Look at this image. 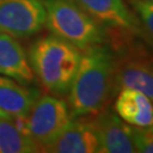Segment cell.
<instances>
[{"mask_svg": "<svg viewBox=\"0 0 153 153\" xmlns=\"http://www.w3.org/2000/svg\"><path fill=\"white\" fill-rule=\"evenodd\" d=\"M116 93V59L111 48L102 43L84 50L67 93L71 119L99 114Z\"/></svg>", "mask_w": 153, "mask_h": 153, "instance_id": "cell-1", "label": "cell"}, {"mask_svg": "<svg viewBox=\"0 0 153 153\" xmlns=\"http://www.w3.org/2000/svg\"><path fill=\"white\" fill-rule=\"evenodd\" d=\"M82 57L81 50L51 34L36 40L30 49V65L41 85L55 95L68 93Z\"/></svg>", "mask_w": 153, "mask_h": 153, "instance_id": "cell-2", "label": "cell"}, {"mask_svg": "<svg viewBox=\"0 0 153 153\" xmlns=\"http://www.w3.org/2000/svg\"><path fill=\"white\" fill-rule=\"evenodd\" d=\"M45 25L50 32L74 44L79 50L104 42V31L73 0H43Z\"/></svg>", "mask_w": 153, "mask_h": 153, "instance_id": "cell-3", "label": "cell"}, {"mask_svg": "<svg viewBox=\"0 0 153 153\" xmlns=\"http://www.w3.org/2000/svg\"><path fill=\"white\" fill-rule=\"evenodd\" d=\"M134 34L116 38V86L133 88L145 94L153 102V55L142 44L129 41Z\"/></svg>", "mask_w": 153, "mask_h": 153, "instance_id": "cell-4", "label": "cell"}, {"mask_svg": "<svg viewBox=\"0 0 153 153\" xmlns=\"http://www.w3.org/2000/svg\"><path fill=\"white\" fill-rule=\"evenodd\" d=\"M71 121L68 104L52 95L38 98L26 115L30 140L38 151H45Z\"/></svg>", "mask_w": 153, "mask_h": 153, "instance_id": "cell-5", "label": "cell"}, {"mask_svg": "<svg viewBox=\"0 0 153 153\" xmlns=\"http://www.w3.org/2000/svg\"><path fill=\"white\" fill-rule=\"evenodd\" d=\"M45 25L43 0H0V32L28 38Z\"/></svg>", "mask_w": 153, "mask_h": 153, "instance_id": "cell-6", "label": "cell"}, {"mask_svg": "<svg viewBox=\"0 0 153 153\" xmlns=\"http://www.w3.org/2000/svg\"><path fill=\"white\" fill-rule=\"evenodd\" d=\"M99 141L100 153H134L133 126L108 107L90 118Z\"/></svg>", "mask_w": 153, "mask_h": 153, "instance_id": "cell-7", "label": "cell"}, {"mask_svg": "<svg viewBox=\"0 0 153 153\" xmlns=\"http://www.w3.org/2000/svg\"><path fill=\"white\" fill-rule=\"evenodd\" d=\"M90 16L101 25L109 26L117 32L138 35L142 27L135 13L124 2V0H73Z\"/></svg>", "mask_w": 153, "mask_h": 153, "instance_id": "cell-8", "label": "cell"}, {"mask_svg": "<svg viewBox=\"0 0 153 153\" xmlns=\"http://www.w3.org/2000/svg\"><path fill=\"white\" fill-rule=\"evenodd\" d=\"M99 150V141L91 119L78 117L71 119L65 131L44 152L52 153H94Z\"/></svg>", "mask_w": 153, "mask_h": 153, "instance_id": "cell-9", "label": "cell"}, {"mask_svg": "<svg viewBox=\"0 0 153 153\" xmlns=\"http://www.w3.org/2000/svg\"><path fill=\"white\" fill-rule=\"evenodd\" d=\"M0 75L19 83H31L35 77L24 48L7 33H0Z\"/></svg>", "mask_w": 153, "mask_h": 153, "instance_id": "cell-10", "label": "cell"}, {"mask_svg": "<svg viewBox=\"0 0 153 153\" xmlns=\"http://www.w3.org/2000/svg\"><path fill=\"white\" fill-rule=\"evenodd\" d=\"M115 112L131 126L144 127L153 124V102L137 90L121 88L116 99Z\"/></svg>", "mask_w": 153, "mask_h": 153, "instance_id": "cell-11", "label": "cell"}, {"mask_svg": "<svg viewBox=\"0 0 153 153\" xmlns=\"http://www.w3.org/2000/svg\"><path fill=\"white\" fill-rule=\"evenodd\" d=\"M38 98V90L0 76V110L8 117L26 116Z\"/></svg>", "mask_w": 153, "mask_h": 153, "instance_id": "cell-12", "label": "cell"}, {"mask_svg": "<svg viewBox=\"0 0 153 153\" xmlns=\"http://www.w3.org/2000/svg\"><path fill=\"white\" fill-rule=\"evenodd\" d=\"M39 152L26 135L17 128L11 118L0 119V153Z\"/></svg>", "mask_w": 153, "mask_h": 153, "instance_id": "cell-13", "label": "cell"}, {"mask_svg": "<svg viewBox=\"0 0 153 153\" xmlns=\"http://www.w3.org/2000/svg\"><path fill=\"white\" fill-rule=\"evenodd\" d=\"M134 13L140 21L142 32L153 43V1H129Z\"/></svg>", "mask_w": 153, "mask_h": 153, "instance_id": "cell-14", "label": "cell"}, {"mask_svg": "<svg viewBox=\"0 0 153 153\" xmlns=\"http://www.w3.org/2000/svg\"><path fill=\"white\" fill-rule=\"evenodd\" d=\"M133 142L140 153H153V124L144 127L133 126Z\"/></svg>", "mask_w": 153, "mask_h": 153, "instance_id": "cell-15", "label": "cell"}, {"mask_svg": "<svg viewBox=\"0 0 153 153\" xmlns=\"http://www.w3.org/2000/svg\"><path fill=\"white\" fill-rule=\"evenodd\" d=\"M2 118H10V117H8L6 114H4V112L0 110V119H2Z\"/></svg>", "mask_w": 153, "mask_h": 153, "instance_id": "cell-16", "label": "cell"}, {"mask_svg": "<svg viewBox=\"0 0 153 153\" xmlns=\"http://www.w3.org/2000/svg\"><path fill=\"white\" fill-rule=\"evenodd\" d=\"M128 1H153V0H128Z\"/></svg>", "mask_w": 153, "mask_h": 153, "instance_id": "cell-17", "label": "cell"}]
</instances>
